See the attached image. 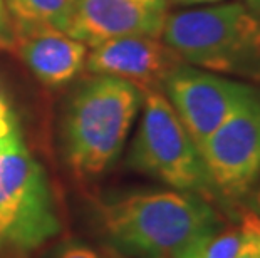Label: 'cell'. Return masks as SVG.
<instances>
[{
    "mask_svg": "<svg viewBox=\"0 0 260 258\" xmlns=\"http://www.w3.org/2000/svg\"><path fill=\"white\" fill-rule=\"evenodd\" d=\"M99 222L114 248L138 258H181L220 228L217 211L207 200L178 190L103 201Z\"/></svg>",
    "mask_w": 260,
    "mask_h": 258,
    "instance_id": "1",
    "label": "cell"
},
{
    "mask_svg": "<svg viewBox=\"0 0 260 258\" xmlns=\"http://www.w3.org/2000/svg\"><path fill=\"white\" fill-rule=\"evenodd\" d=\"M143 104V91L128 81L89 74L71 92L60 126L68 166L96 178L116 163Z\"/></svg>",
    "mask_w": 260,
    "mask_h": 258,
    "instance_id": "2",
    "label": "cell"
},
{
    "mask_svg": "<svg viewBox=\"0 0 260 258\" xmlns=\"http://www.w3.org/2000/svg\"><path fill=\"white\" fill-rule=\"evenodd\" d=\"M161 41L190 65L260 81V20L240 2L168 14Z\"/></svg>",
    "mask_w": 260,
    "mask_h": 258,
    "instance_id": "3",
    "label": "cell"
},
{
    "mask_svg": "<svg viewBox=\"0 0 260 258\" xmlns=\"http://www.w3.org/2000/svg\"><path fill=\"white\" fill-rule=\"evenodd\" d=\"M143 114L126 164L173 190L217 200L197 144L161 91L143 92Z\"/></svg>",
    "mask_w": 260,
    "mask_h": 258,
    "instance_id": "4",
    "label": "cell"
},
{
    "mask_svg": "<svg viewBox=\"0 0 260 258\" xmlns=\"http://www.w3.org/2000/svg\"><path fill=\"white\" fill-rule=\"evenodd\" d=\"M60 232L47 174L25 144L0 158V248L30 251Z\"/></svg>",
    "mask_w": 260,
    "mask_h": 258,
    "instance_id": "5",
    "label": "cell"
},
{
    "mask_svg": "<svg viewBox=\"0 0 260 258\" xmlns=\"http://www.w3.org/2000/svg\"><path fill=\"white\" fill-rule=\"evenodd\" d=\"M200 155L218 198H247L260 179V92L210 134Z\"/></svg>",
    "mask_w": 260,
    "mask_h": 258,
    "instance_id": "6",
    "label": "cell"
},
{
    "mask_svg": "<svg viewBox=\"0 0 260 258\" xmlns=\"http://www.w3.org/2000/svg\"><path fill=\"white\" fill-rule=\"evenodd\" d=\"M161 92L200 151L210 134L255 96L257 89L185 62L165 79Z\"/></svg>",
    "mask_w": 260,
    "mask_h": 258,
    "instance_id": "7",
    "label": "cell"
},
{
    "mask_svg": "<svg viewBox=\"0 0 260 258\" xmlns=\"http://www.w3.org/2000/svg\"><path fill=\"white\" fill-rule=\"evenodd\" d=\"M181 64L185 60L161 37L129 35L89 47L84 69L128 81L146 92L161 91L165 79Z\"/></svg>",
    "mask_w": 260,
    "mask_h": 258,
    "instance_id": "8",
    "label": "cell"
},
{
    "mask_svg": "<svg viewBox=\"0 0 260 258\" xmlns=\"http://www.w3.org/2000/svg\"><path fill=\"white\" fill-rule=\"evenodd\" d=\"M10 51L44 86L62 87L84 69L89 47L64 30L14 20Z\"/></svg>",
    "mask_w": 260,
    "mask_h": 258,
    "instance_id": "9",
    "label": "cell"
},
{
    "mask_svg": "<svg viewBox=\"0 0 260 258\" xmlns=\"http://www.w3.org/2000/svg\"><path fill=\"white\" fill-rule=\"evenodd\" d=\"M167 15L136 0H77L66 32L87 47L129 35L161 37Z\"/></svg>",
    "mask_w": 260,
    "mask_h": 258,
    "instance_id": "10",
    "label": "cell"
},
{
    "mask_svg": "<svg viewBox=\"0 0 260 258\" xmlns=\"http://www.w3.org/2000/svg\"><path fill=\"white\" fill-rule=\"evenodd\" d=\"M15 22L68 30L77 0H5Z\"/></svg>",
    "mask_w": 260,
    "mask_h": 258,
    "instance_id": "11",
    "label": "cell"
},
{
    "mask_svg": "<svg viewBox=\"0 0 260 258\" xmlns=\"http://www.w3.org/2000/svg\"><path fill=\"white\" fill-rule=\"evenodd\" d=\"M245 240L242 228H226L210 235L208 238L193 246L191 251L200 258H235Z\"/></svg>",
    "mask_w": 260,
    "mask_h": 258,
    "instance_id": "12",
    "label": "cell"
},
{
    "mask_svg": "<svg viewBox=\"0 0 260 258\" xmlns=\"http://www.w3.org/2000/svg\"><path fill=\"white\" fill-rule=\"evenodd\" d=\"M47 258H101L96 250L81 240L69 238L62 240L49 251Z\"/></svg>",
    "mask_w": 260,
    "mask_h": 258,
    "instance_id": "13",
    "label": "cell"
},
{
    "mask_svg": "<svg viewBox=\"0 0 260 258\" xmlns=\"http://www.w3.org/2000/svg\"><path fill=\"white\" fill-rule=\"evenodd\" d=\"M14 131H19V121L15 118L7 91H5L2 81H0V138L14 133Z\"/></svg>",
    "mask_w": 260,
    "mask_h": 258,
    "instance_id": "14",
    "label": "cell"
},
{
    "mask_svg": "<svg viewBox=\"0 0 260 258\" xmlns=\"http://www.w3.org/2000/svg\"><path fill=\"white\" fill-rule=\"evenodd\" d=\"M14 46V19L7 2L0 0V51H10Z\"/></svg>",
    "mask_w": 260,
    "mask_h": 258,
    "instance_id": "15",
    "label": "cell"
},
{
    "mask_svg": "<svg viewBox=\"0 0 260 258\" xmlns=\"http://www.w3.org/2000/svg\"><path fill=\"white\" fill-rule=\"evenodd\" d=\"M20 144H24L20 129L14 131V133H10L7 136H4V138H0V158H2L5 153H9V151L15 150V148H19Z\"/></svg>",
    "mask_w": 260,
    "mask_h": 258,
    "instance_id": "16",
    "label": "cell"
},
{
    "mask_svg": "<svg viewBox=\"0 0 260 258\" xmlns=\"http://www.w3.org/2000/svg\"><path fill=\"white\" fill-rule=\"evenodd\" d=\"M235 258H260V245L255 238L245 237Z\"/></svg>",
    "mask_w": 260,
    "mask_h": 258,
    "instance_id": "17",
    "label": "cell"
},
{
    "mask_svg": "<svg viewBox=\"0 0 260 258\" xmlns=\"http://www.w3.org/2000/svg\"><path fill=\"white\" fill-rule=\"evenodd\" d=\"M247 208L253 215L260 216V183L253 186V190L247 195Z\"/></svg>",
    "mask_w": 260,
    "mask_h": 258,
    "instance_id": "18",
    "label": "cell"
},
{
    "mask_svg": "<svg viewBox=\"0 0 260 258\" xmlns=\"http://www.w3.org/2000/svg\"><path fill=\"white\" fill-rule=\"evenodd\" d=\"M146 7H151V9H156V10H161V12H168V4L170 0H136Z\"/></svg>",
    "mask_w": 260,
    "mask_h": 258,
    "instance_id": "19",
    "label": "cell"
},
{
    "mask_svg": "<svg viewBox=\"0 0 260 258\" xmlns=\"http://www.w3.org/2000/svg\"><path fill=\"white\" fill-rule=\"evenodd\" d=\"M171 2L185 5V7H195V5H215L223 2V0H171Z\"/></svg>",
    "mask_w": 260,
    "mask_h": 258,
    "instance_id": "20",
    "label": "cell"
},
{
    "mask_svg": "<svg viewBox=\"0 0 260 258\" xmlns=\"http://www.w3.org/2000/svg\"><path fill=\"white\" fill-rule=\"evenodd\" d=\"M181 258H200V256H198L197 253H195V251H186V253L183 255V256H181Z\"/></svg>",
    "mask_w": 260,
    "mask_h": 258,
    "instance_id": "21",
    "label": "cell"
},
{
    "mask_svg": "<svg viewBox=\"0 0 260 258\" xmlns=\"http://www.w3.org/2000/svg\"><path fill=\"white\" fill-rule=\"evenodd\" d=\"M248 2H250L252 5H255V7H257V5H260V0H248Z\"/></svg>",
    "mask_w": 260,
    "mask_h": 258,
    "instance_id": "22",
    "label": "cell"
},
{
    "mask_svg": "<svg viewBox=\"0 0 260 258\" xmlns=\"http://www.w3.org/2000/svg\"><path fill=\"white\" fill-rule=\"evenodd\" d=\"M257 241H258V245H260V238H258V240H257Z\"/></svg>",
    "mask_w": 260,
    "mask_h": 258,
    "instance_id": "23",
    "label": "cell"
}]
</instances>
